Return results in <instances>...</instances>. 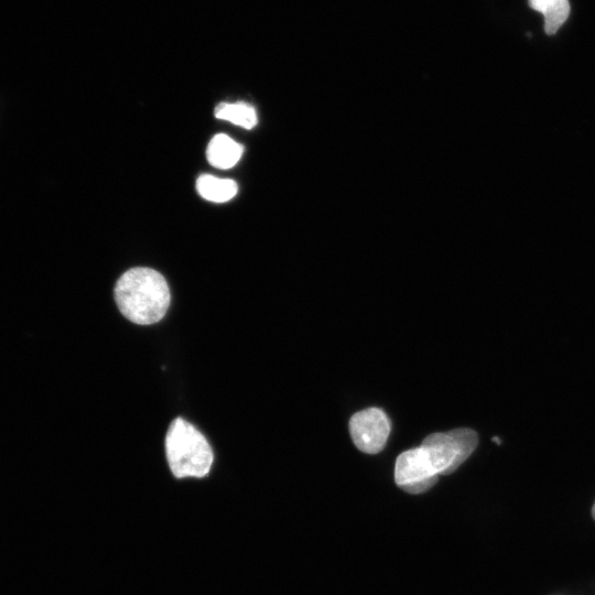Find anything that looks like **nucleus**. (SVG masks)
Instances as JSON below:
<instances>
[{
    "label": "nucleus",
    "instance_id": "7",
    "mask_svg": "<svg viewBox=\"0 0 595 595\" xmlns=\"http://www.w3.org/2000/svg\"><path fill=\"white\" fill-rule=\"evenodd\" d=\"M529 6L543 14L544 31L554 34L566 21L570 14L569 0H528Z\"/></svg>",
    "mask_w": 595,
    "mask_h": 595
},
{
    "label": "nucleus",
    "instance_id": "3",
    "mask_svg": "<svg viewBox=\"0 0 595 595\" xmlns=\"http://www.w3.org/2000/svg\"><path fill=\"white\" fill-rule=\"evenodd\" d=\"M478 444L477 433L467 428L451 430L447 433L428 435L421 447L437 474L455 472L474 452Z\"/></svg>",
    "mask_w": 595,
    "mask_h": 595
},
{
    "label": "nucleus",
    "instance_id": "4",
    "mask_svg": "<svg viewBox=\"0 0 595 595\" xmlns=\"http://www.w3.org/2000/svg\"><path fill=\"white\" fill-rule=\"evenodd\" d=\"M437 475L421 446L401 453L396 461L394 480L409 494L429 490L436 484Z\"/></svg>",
    "mask_w": 595,
    "mask_h": 595
},
{
    "label": "nucleus",
    "instance_id": "8",
    "mask_svg": "<svg viewBox=\"0 0 595 595\" xmlns=\"http://www.w3.org/2000/svg\"><path fill=\"white\" fill-rule=\"evenodd\" d=\"M197 192L207 201L223 203L237 193V184L229 178H218L209 174L201 175L196 181Z\"/></svg>",
    "mask_w": 595,
    "mask_h": 595
},
{
    "label": "nucleus",
    "instance_id": "5",
    "mask_svg": "<svg viewBox=\"0 0 595 595\" xmlns=\"http://www.w3.org/2000/svg\"><path fill=\"white\" fill-rule=\"evenodd\" d=\"M390 428L387 414L378 408L361 410L349 420L351 440L366 454H377L383 450Z\"/></svg>",
    "mask_w": 595,
    "mask_h": 595
},
{
    "label": "nucleus",
    "instance_id": "1",
    "mask_svg": "<svg viewBox=\"0 0 595 595\" xmlns=\"http://www.w3.org/2000/svg\"><path fill=\"white\" fill-rule=\"evenodd\" d=\"M115 301L119 311L130 322L150 325L165 315L171 293L163 275L150 268H132L116 282Z\"/></svg>",
    "mask_w": 595,
    "mask_h": 595
},
{
    "label": "nucleus",
    "instance_id": "11",
    "mask_svg": "<svg viewBox=\"0 0 595 595\" xmlns=\"http://www.w3.org/2000/svg\"><path fill=\"white\" fill-rule=\"evenodd\" d=\"M493 441H495L497 444H500V440L498 437H493Z\"/></svg>",
    "mask_w": 595,
    "mask_h": 595
},
{
    "label": "nucleus",
    "instance_id": "2",
    "mask_svg": "<svg viewBox=\"0 0 595 595\" xmlns=\"http://www.w3.org/2000/svg\"><path fill=\"white\" fill-rule=\"evenodd\" d=\"M165 453L174 477H205L214 454L205 436L190 422L176 418L165 436Z\"/></svg>",
    "mask_w": 595,
    "mask_h": 595
},
{
    "label": "nucleus",
    "instance_id": "6",
    "mask_svg": "<svg viewBox=\"0 0 595 595\" xmlns=\"http://www.w3.org/2000/svg\"><path fill=\"white\" fill-rule=\"evenodd\" d=\"M244 148L224 133L216 134L209 141L206 156L208 162L218 169H230L241 158Z\"/></svg>",
    "mask_w": 595,
    "mask_h": 595
},
{
    "label": "nucleus",
    "instance_id": "10",
    "mask_svg": "<svg viewBox=\"0 0 595 595\" xmlns=\"http://www.w3.org/2000/svg\"><path fill=\"white\" fill-rule=\"evenodd\" d=\"M592 516L595 519V502H594V506H593V509H592Z\"/></svg>",
    "mask_w": 595,
    "mask_h": 595
},
{
    "label": "nucleus",
    "instance_id": "9",
    "mask_svg": "<svg viewBox=\"0 0 595 595\" xmlns=\"http://www.w3.org/2000/svg\"><path fill=\"white\" fill-rule=\"evenodd\" d=\"M215 116L245 129H251L258 122L255 108L242 101L236 104L220 102L215 108Z\"/></svg>",
    "mask_w": 595,
    "mask_h": 595
}]
</instances>
